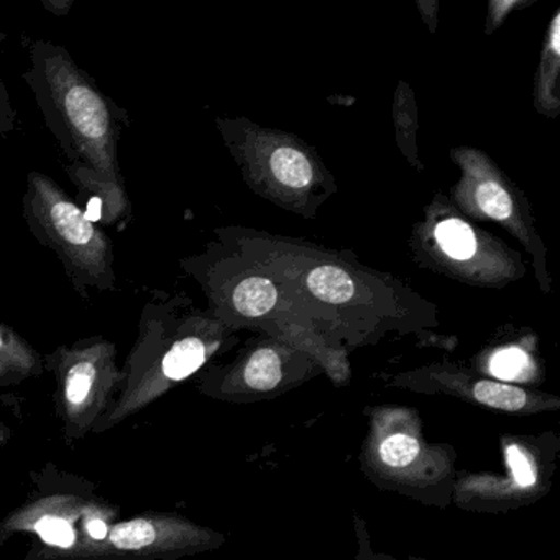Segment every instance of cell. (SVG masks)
<instances>
[{
  "label": "cell",
  "mask_w": 560,
  "mask_h": 560,
  "mask_svg": "<svg viewBox=\"0 0 560 560\" xmlns=\"http://www.w3.org/2000/svg\"><path fill=\"white\" fill-rule=\"evenodd\" d=\"M244 380L258 392L273 389L281 380L280 357L275 350L260 349L250 357L244 370Z\"/></svg>",
  "instance_id": "obj_12"
},
{
  "label": "cell",
  "mask_w": 560,
  "mask_h": 560,
  "mask_svg": "<svg viewBox=\"0 0 560 560\" xmlns=\"http://www.w3.org/2000/svg\"><path fill=\"white\" fill-rule=\"evenodd\" d=\"M209 542L208 530L185 517L165 513H143L116 521L106 539L94 547L90 560H165Z\"/></svg>",
  "instance_id": "obj_6"
},
{
  "label": "cell",
  "mask_w": 560,
  "mask_h": 560,
  "mask_svg": "<svg viewBox=\"0 0 560 560\" xmlns=\"http://www.w3.org/2000/svg\"><path fill=\"white\" fill-rule=\"evenodd\" d=\"M378 452L383 464L401 468L416 460L419 454V442L408 434L389 435L382 442Z\"/></svg>",
  "instance_id": "obj_14"
},
{
  "label": "cell",
  "mask_w": 560,
  "mask_h": 560,
  "mask_svg": "<svg viewBox=\"0 0 560 560\" xmlns=\"http://www.w3.org/2000/svg\"><path fill=\"white\" fill-rule=\"evenodd\" d=\"M506 462L516 485H520L521 488L533 487L534 481H536V471H534L533 464L524 454L523 448L517 447L516 444H511L506 448Z\"/></svg>",
  "instance_id": "obj_17"
},
{
  "label": "cell",
  "mask_w": 560,
  "mask_h": 560,
  "mask_svg": "<svg viewBox=\"0 0 560 560\" xmlns=\"http://www.w3.org/2000/svg\"><path fill=\"white\" fill-rule=\"evenodd\" d=\"M277 303V288L270 280L250 277L232 291V304L245 317H258L271 311Z\"/></svg>",
  "instance_id": "obj_8"
},
{
  "label": "cell",
  "mask_w": 560,
  "mask_h": 560,
  "mask_svg": "<svg viewBox=\"0 0 560 560\" xmlns=\"http://www.w3.org/2000/svg\"><path fill=\"white\" fill-rule=\"evenodd\" d=\"M475 398L481 405L503 411H520L526 405V393L516 386L497 382H480L474 388Z\"/></svg>",
  "instance_id": "obj_13"
},
{
  "label": "cell",
  "mask_w": 560,
  "mask_h": 560,
  "mask_svg": "<svg viewBox=\"0 0 560 560\" xmlns=\"http://www.w3.org/2000/svg\"><path fill=\"white\" fill-rule=\"evenodd\" d=\"M57 383V405L67 439L77 441L94 431L113 408L122 388L117 347L103 336L60 346L44 357Z\"/></svg>",
  "instance_id": "obj_4"
},
{
  "label": "cell",
  "mask_w": 560,
  "mask_h": 560,
  "mask_svg": "<svg viewBox=\"0 0 560 560\" xmlns=\"http://www.w3.org/2000/svg\"><path fill=\"white\" fill-rule=\"evenodd\" d=\"M529 359L520 349H504L491 359L490 370L501 380H516L526 372Z\"/></svg>",
  "instance_id": "obj_16"
},
{
  "label": "cell",
  "mask_w": 560,
  "mask_h": 560,
  "mask_svg": "<svg viewBox=\"0 0 560 560\" xmlns=\"http://www.w3.org/2000/svg\"><path fill=\"white\" fill-rule=\"evenodd\" d=\"M185 306L183 298L149 290L140 313L139 336L122 369V388L94 431H107L139 415L205 365L211 347L196 330L198 326Z\"/></svg>",
  "instance_id": "obj_2"
},
{
  "label": "cell",
  "mask_w": 560,
  "mask_h": 560,
  "mask_svg": "<svg viewBox=\"0 0 560 560\" xmlns=\"http://www.w3.org/2000/svg\"><path fill=\"white\" fill-rule=\"evenodd\" d=\"M477 202L485 214L497 219V221H504L513 212L510 195L494 182H487L478 186Z\"/></svg>",
  "instance_id": "obj_15"
},
{
  "label": "cell",
  "mask_w": 560,
  "mask_h": 560,
  "mask_svg": "<svg viewBox=\"0 0 560 560\" xmlns=\"http://www.w3.org/2000/svg\"><path fill=\"white\" fill-rule=\"evenodd\" d=\"M307 287L314 296L326 303L342 304L353 296V280L342 268L323 265L307 277Z\"/></svg>",
  "instance_id": "obj_9"
},
{
  "label": "cell",
  "mask_w": 560,
  "mask_h": 560,
  "mask_svg": "<svg viewBox=\"0 0 560 560\" xmlns=\"http://www.w3.org/2000/svg\"><path fill=\"white\" fill-rule=\"evenodd\" d=\"M44 8L54 15H68L73 8V0H44Z\"/></svg>",
  "instance_id": "obj_19"
},
{
  "label": "cell",
  "mask_w": 560,
  "mask_h": 560,
  "mask_svg": "<svg viewBox=\"0 0 560 560\" xmlns=\"http://www.w3.org/2000/svg\"><path fill=\"white\" fill-rule=\"evenodd\" d=\"M435 237L442 250L455 260H468L477 250L474 231L458 219H448L435 229Z\"/></svg>",
  "instance_id": "obj_11"
},
{
  "label": "cell",
  "mask_w": 560,
  "mask_h": 560,
  "mask_svg": "<svg viewBox=\"0 0 560 560\" xmlns=\"http://www.w3.org/2000/svg\"><path fill=\"white\" fill-rule=\"evenodd\" d=\"M28 70L22 74L51 136L67 159V175L78 199L97 225L126 231L132 201L120 168L119 143L130 126L117 106L61 45L31 40Z\"/></svg>",
  "instance_id": "obj_1"
},
{
  "label": "cell",
  "mask_w": 560,
  "mask_h": 560,
  "mask_svg": "<svg viewBox=\"0 0 560 560\" xmlns=\"http://www.w3.org/2000/svg\"><path fill=\"white\" fill-rule=\"evenodd\" d=\"M22 215L35 241L57 255L80 296L88 300L90 290L117 291L113 241L55 179L28 173Z\"/></svg>",
  "instance_id": "obj_3"
},
{
  "label": "cell",
  "mask_w": 560,
  "mask_h": 560,
  "mask_svg": "<svg viewBox=\"0 0 560 560\" xmlns=\"http://www.w3.org/2000/svg\"><path fill=\"white\" fill-rule=\"evenodd\" d=\"M44 372V355L14 327L0 323V386L15 385Z\"/></svg>",
  "instance_id": "obj_7"
},
{
  "label": "cell",
  "mask_w": 560,
  "mask_h": 560,
  "mask_svg": "<svg viewBox=\"0 0 560 560\" xmlns=\"http://www.w3.org/2000/svg\"><path fill=\"white\" fill-rule=\"evenodd\" d=\"M116 523V510L70 493L37 498L0 521V540L12 534H34L47 547L48 559L90 560L97 544Z\"/></svg>",
  "instance_id": "obj_5"
},
{
  "label": "cell",
  "mask_w": 560,
  "mask_h": 560,
  "mask_svg": "<svg viewBox=\"0 0 560 560\" xmlns=\"http://www.w3.org/2000/svg\"><path fill=\"white\" fill-rule=\"evenodd\" d=\"M271 172L281 185L288 188H306L313 182V168L310 160L296 149L281 147L275 150L270 159Z\"/></svg>",
  "instance_id": "obj_10"
},
{
  "label": "cell",
  "mask_w": 560,
  "mask_h": 560,
  "mask_svg": "<svg viewBox=\"0 0 560 560\" xmlns=\"http://www.w3.org/2000/svg\"><path fill=\"white\" fill-rule=\"evenodd\" d=\"M18 129V110L12 106L4 80L0 77V136L9 137Z\"/></svg>",
  "instance_id": "obj_18"
},
{
  "label": "cell",
  "mask_w": 560,
  "mask_h": 560,
  "mask_svg": "<svg viewBox=\"0 0 560 560\" xmlns=\"http://www.w3.org/2000/svg\"><path fill=\"white\" fill-rule=\"evenodd\" d=\"M0 438H2V434H0Z\"/></svg>",
  "instance_id": "obj_20"
}]
</instances>
